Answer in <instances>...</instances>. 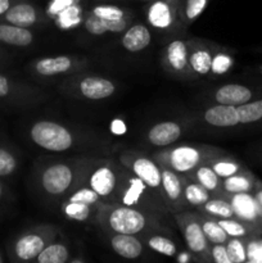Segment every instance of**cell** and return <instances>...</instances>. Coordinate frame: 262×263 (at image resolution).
I'll use <instances>...</instances> for the list:
<instances>
[{
    "instance_id": "cell-1",
    "label": "cell",
    "mask_w": 262,
    "mask_h": 263,
    "mask_svg": "<svg viewBox=\"0 0 262 263\" xmlns=\"http://www.w3.org/2000/svg\"><path fill=\"white\" fill-rule=\"evenodd\" d=\"M30 138L40 148L49 152H66L73 145L71 131L53 121H38L30 128Z\"/></svg>"
},
{
    "instance_id": "cell-2",
    "label": "cell",
    "mask_w": 262,
    "mask_h": 263,
    "mask_svg": "<svg viewBox=\"0 0 262 263\" xmlns=\"http://www.w3.org/2000/svg\"><path fill=\"white\" fill-rule=\"evenodd\" d=\"M54 235L55 234L50 230V228L45 230L44 228H36L33 230L25 231L8 247L10 259L20 262L33 261L48 246Z\"/></svg>"
},
{
    "instance_id": "cell-3",
    "label": "cell",
    "mask_w": 262,
    "mask_h": 263,
    "mask_svg": "<svg viewBox=\"0 0 262 263\" xmlns=\"http://www.w3.org/2000/svg\"><path fill=\"white\" fill-rule=\"evenodd\" d=\"M104 223L110 231L116 234L138 235L143 233L149 225L146 216L141 211L130 205L113 207L105 212Z\"/></svg>"
},
{
    "instance_id": "cell-4",
    "label": "cell",
    "mask_w": 262,
    "mask_h": 263,
    "mask_svg": "<svg viewBox=\"0 0 262 263\" xmlns=\"http://www.w3.org/2000/svg\"><path fill=\"white\" fill-rule=\"evenodd\" d=\"M157 159L161 166L167 167L176 174H189L204 162L205 152L197 146L180 145L157 154Z\"/></svg>"
},
{
    "instance_id": "cell-5",
    "label": "cell",
    "mask_w": 262,
    "mask_h": 263,
    "mask_svg": "<svg viewBox=\"0 0 262 263\" xmlns=\"http://www.w3.org/2000/svg\"><path fill=\"white\" fill-rule=\"evenodd\" d=\"M74 181L73 167L67 163H53L43 170L40 185L44 192L51 197L64 194Z\"/></svg>"
},
{
    "instance_id": "cell-6",
    "label": "cell",
    "mask_w": 262,
    "mask_h": 263,
    "mask_svg": "<svg viewBox=\"0 0 262 263\" xmlns=\"http://www.w3.org/2000/svg\"><path fill=\"white\" fill-rule=\"evenodd\" d=\"M176 220L189 251L197 256L207 257L210 254V241L205 238L200 221L192 215H176Z\"/></svg>"
},
{
    "instance_id": "cell-7",
    "label": "cell",
    "mask_w": 262,
    "mask_h": 263,
    "mask_svg": "<svg viewBox=\"0 0 262 263\" xmlns=\"http://www.w3.org/2000/svg\"><path fill=\"white\" fill-rule=\"evenodd\" d=\"M180 0H152L146 8V20L157 30H169L179 20Z\"/></svg>"
},
{
    "instance_id": "cell-8",
    "label": "cell",
    "mask_w": 262,
    "mask_h": 263,
    "mask_svg": "<svg viewBox=\"0 0 262 263\" xmlns=\"http://www.w3.org/2000/svg\"><path fill=\"white\" fill-rule=\"evenodd\" d=\"M123 163L131 170L134 176L140 179L146 187L151 189H158L162 184V168L144 156H128L123 158Z\"/></svg>"
},
{
    "instance_id": "cell-9",
    "label": "cell",
    "mask_w": 262,
    "mask_h": 263,
    "mask_svg": "<svg viewBox=\"0 0 262 263\" xmlns=\"http://www.w3.org/2000/svg\"><path fill=\"white\" fill-rule=\"evenodd\" d=\"M164 64L176 74H186L189 66V49L184 40H172L164 50Z\"/></svg>"
},
{
    "instance_id": "cell-10",
    "label": "cell",
    "mask_w": 262,
    "mask_h": 263,
    "mask_svg": "<svg viewBox=\"0 0 262 263\" xmlns=\"http://www.w3.org/2000/svg\"><path fill=\"white\" fill-rule=\"evenodd\" d=\"M87 186L91 187L100 198H108L115 193L117 186V175L108 164L97 167L87 179Z\"/></svg>"
},
{
    "instance_id": "cell-11",
    "label": "cell",
    "mask_w": 262,
    "mask_h": 263,
    "mask_svg": "<svg viewBox=\"0 0 262 263\" xmlns=\"http://www.w3.org/2000/svg\"><path fill=\"white\" fill-rule=\"evenodd\" d=\"M213 98H215V102L218 103V104L239 107V105L254 100V91L251 87L246 86V85L228 84L218 87Z\"/></svg>"
},
{
    "instance_id": "cell-12",
    "label": "cell",
    "mask_w": 262,
    "mask_h": 263,
    "mask_svg": "<svg viewBox=\"0 0 262 263\" xmlns=\"http://www.w3.org/2000/svg\"><path fill=\"white\" fill-rule=\"evenodd\" d=\"M230 203L233 205L234 215L236 218L246 221L248 223H253V225H258L261 222L262 217L259 215L256 198L251 195V193L231 194Z\"/></svg>"
},
{
    "instance_id": "cell-13",
    "label": "cell",
    "mask_w": 262,
    "mask_h": 263,
    "mask_svg": "<svg viewBox=\"0 0 262 263\" xmlns=\"http://www.w3.org/2000/svg\"><path fill=\"white\" fill-rule=\"evenodd\" d=\"M79 91L86 99L100 100L112 97L116 86L110 80L104 77L87 76L79 82Z\"/></svg>"
},
{
    "instance_id": "cell-14",
    "label": "cell",
    "mask_w": 262,
    "mask_h": 263,
    "mask_svg": "<svg viewBox=\"0 0 262 263\" xmlns=\"http://www.w3.org/2000/svg\"><path fill=\"white\" fill-rule=\"evenodd\" d=\"M205 122L213 127H235L240 125L239 113L234 105L216 104L210 107L203 115Z\"/></svg>"
},
{
    "instance_id": "cell-15",
    "label": "cell",
    "mask_w": 262,
    "mask_h": 263,
    "mask_svg": "<svg viewBox=\"0 0 262 263\" xmlns=\"http://www.w3.org/2000/svg\"><path fill=\"white\" fill-rule=\"evenodd\" d=\"M12 25L21 27H32L39 21V12L32 4L27 2H14L12 7L0 18Z\"/></svg>"
},
{
    "instance_id": "cell-16",
    "label": "cell",
    "mask_w": 262,
    "mask_h": 263,
    "mask_svg": "<svg viewBox=\"0 0 262 263\" xmlns=\"http://www.w3.org/2000/svg\"><path fill=\"white\" fill-rule=\"evenodd\" d=\"M181 126L174 121H164L152 126L148 131L149 143L156 146H167L176 143L181 136Z\"/></svg>"
},
{
    "instance_id": "cell-17",
    "label": "cell",
    "mask_w": 262,
    "mask_h": 263,
    "mask_svg": "<svg viewBox=\"0 0 262 263\" xmlns=\"http://www.w3.org/2000/svg\"><path fill=\"white\" fill-rule=\"evenodd\" d=\"M131 22V15L130 17L122 18L118 21H109V20H103V18L97 17L92 13H87L86 17L84 20V27L91 35H103L107 32H122L126 28L128 27V23Z\"/></svg>"
},
{
    "instance_id": "cell-18",
    "label": "cell",
    "mask_w": 262,
    "mask_h": 263,
    "mask_svg": "<svg viewBox=\"0 0 262 263\" xmlns=\"http://www.w3.org/2000/svg\"><path fill=\"white\" fill-rule=\"evenodd\" d=\"M33 41V33L30 28L12 25L0 21V44L17 48H26Z\"/></svg>"
},
{
    "instance_id": "cell-19",
    "label": "cell",
    "mask_w": 262,
    "mask_h": 263,
    "mask_svg": "<svg viewBox=\"0 0 262 263\" xmlns=\"http://www.w3.org/2000/svg\"><path fill=\"white\" fill-rule=\"evenodd\" d=\"M73 64L74 62L71 57H46V58H41L35 62L33 71L38 74H40V76L50 77L69 72L73 68Z\"/></svg>"
},
{
    "instance_id": "cell-20",
    "label": "cell",
    "mask_w": 262,
    "mask_h": 263,
    "mask_svg": "<svg viewBox=\"0 0 262 263\" xmlns=\"http://www.w3.org/2000/svg\"><path fill=\"white\" fill-rule=\"evenodd\" d=\"M152 35L151 31L144 25H134L126 28L121 44L123 49L131 53H138V51L144 50L146 46L151 44Z\"/></svg>"
},
{
    "instance_id": "cell-21",
    "label": "cell",
    "mask_w": 262,
    "mask_h": 263,
    "mask_svg": "<svg viewBox=\"0 0 262 263\" xmlns=\"http://www.w3.org/2000/svg\"><path fill=\"white\" fill-rule=\"evenodd\" d=\"M110 247L116 254L126 259H135L143 254V243L130 234H115L110 238Z\"/></svg>"
},
{
    "instance_id": "cell-22",
    "label": "cell",
    "mask_w": 262,
    "mask_h": 263,
    "mask_svg": "<svg viewBox=\"0 0 262 263\" xmlns=\"http://www.w3.org/2000/svg\"><path fill=\"white\" fill-rule=\"evenodd\" d=\"M162 168V192H163L164 198L167 202L175 207L184 200V186H182L181 179L179 177V174H176L172 170L167 168V167L161 166Z\"/></svg>"
},
{
    "instance_id": "cell-23",
    "label": "cell",
    "mask_w": 262,
    "mask_h": 263,
    "mask_svg": "<svg viewBox=\"0 0 262 263\" xmlns=\"http://www.w3.org/2000/svg\"><path fill=\"white\" fill-rule=\"evenodd\" d=\"M257 184L258 181H256L251 172L243 170L238 174L223 179V181L221 182V189L230 195L239 194V193H252L253 190H256Z\"/></svg>"
},
{
    "instance_id": "cell-24",
    "label": "cell",
    "mask_w": 262,
    "mask_h": 263,
    "mask_svg": "<svg viewBox=\"0 0 262 263\" xmlns=\"http://www.w3.org/2000/svg\"><path fill=\"white\" fill-rule=\"evenodd\" d=\"M27 89L8 74L0 73V103H17L25 99Z\"/></svg>"
},
{
    "instance_id": "cell-25",
    "label": "cell",
    "mask_w": 262,
    "mask_h": 263,
    "mask_svg": "<svg viewBox=\"0 0 262 263\" xmlns=\"http://www.w3.org/2000/svg\"><path fill=\"white\" fill-rule=\"evenodd\" d=\"M217 222L221 228L225 230L229 238H247L256 233V226L253 223H248L243 220H239L236 217L231 218H218Z\"/></svg>"
},
{
    "instance_id": "cell-26",
    "label": "cell",
    "mask_w": 262,
    "mask_h": 263,
    "mask_svg": "<svg viewBox=\"0 0 262 263\" xmlns=\"http://www.w3.org/2000/svg\"><path fill=\"white\" fill-rule=\"evenodd\" d=\"M212 54L204 48H197L189 53V66L193 72L204 76L211 72L212 67Z\"/></svg>"
},
{
    "instance_id": "cell-27",
    "label": "cell",
    "mask_w": 262,
    "mask_h": 263,
    "mask_svg": "<svg viewBox=\"0 0 262 263\" xmlns=\"http://www.w3.org/2000/svg\"><path fill=\"white\" fill-rule=\"evenodd\" d=\"M240 125H259L262 123V98L236 107Z\"/></svg>"
},
{
    "instance_id": "cell-28",
    "label": "cell",
    "mask_w": 262,
    "mask_h": 263,
    "mask_svg": "<svg viewBox=\"0 0 262 263\" xmlns=\"http://www.w3.org/2000/svg\"><path fill=\"white\" fill-rule=\"evenodd\" d=\"M69 259V251L64 244H48L36 257L38 263H64Z\"/></svg>"
},
{
    "instance_id": "cell-29",
    "label": "cell",
    "mask_w": 262,
    "mask_h": 263,
    "mask_svg": "<svg viewBox=\"0 0 262 263\" xmlns=\"http://www.w3.org/2000/svg\"><path fill=\"white\" fill-rule=\"evenodd\" d=\"M194 176L198 184L202 185L208 192H217L221 187V179L208 164H199L194 170Z\"/></svg>"
},
{
    "instance_id": "cell-30",
    "label": "cell",
    "mask_w": 262,
    "mask_h": 263,
    "mask_svg": "<svg viewBox=\"0 0 262 263\" xmlns=\"http://www.w3.org/2000/svg\"><path fill=\"white\" fill-rule=\"evenodd\" d=\"M208 4V0H180L179 20L182 22H193L197 20Z\"/></svg>"
},
{
    "instance_id": "cell-31",
    "label": "cell",
    "mask_w": 262,
    "mask_h": 263,
    "mask_svg": "<svg viewBox=\"0 0 262 263\" xmlns=\"http://www.w3.org/2000/svg\"><path fill=\"white\" fill-rule=\"evenodd\" d=\"M184 200L193 207H202L210 199V192L198 182H186L184 185Z\"/></svg>"
},
{
    "instance_id": "cell-32",
    "label": "cell",
    "mask_w": 262,
    "mask_h": 263,
    "mask_svg": "<svg viewBox=\"0 0 262 263\" xmlns=\"http://www.w3.org/2000/svg\"><path fill=\"white\" fill-rule=\"evenodd\" d=\"M203 211L207 215L212 216V217L217 218H231L235 217L234 215L233 205L230 202L225 199H218V198H213V199H208L204 204L202 205Z\"/></svg>"
},
{
    "instance_id": "cell-33",
    "label": "cell",
    "mask_w": 262,
    "mask_h": 263,
    "mask_svg": "<svg viewBox=\"0 0 262 263\" xmlns=\"http://www.w3.org/2000/svg\"><path fill=\"white\" fill-rule=\"evenodd\" d=\"M200 223H202L205 238H207V240L211 244H225L229 240V235L221 228L217 220H213V218H203L200 221Z\"/></svg>"
},
{
    "instance_id": "cell-34",
    "label": "cell",
    "mask_w": 262,
    "mask_h": 263,
    "mask_svg": "<svg viewBox=\"0 0 262 263\" xmlns=\"http://www.w3.org/2000/svg\"><path fill=\"white\" fill-rule=\"evenodd\" d=\"M62 210H63L64 216H66L67 218H69V220L84 222V221H87L91 217L92 205L67 200L63 204V208H62Z\"/></svg>"
},
{
    "instance_id": "cell-35",
    "label": "cell",
    "mask_w": 262,
    "mask_h": 263,
    "mask_svg": "<svg viewBox=\"0 0 262 263\" xmlns=\"http://www.w3.org/2000/svg\"><path fill=\"white\" fill-rule=\"evenodd\" d=\"M18 168V159L12 149L0 144V179L14 174Z\"/></svg>"
},
{
    "instance_id": "cell-36",
    "label": "cell",
    "mask_w": 262,
    "mask_h": 263,
    "mask_svg": "<svg viewBox=\"0 0 262 263\" xmlns=\"http://www.w3.org/2000/svg\"><path fill=\"white\" fill-rule=\"evenodd\" d=\"M146 246L152 251L157 252V253L162 254V256L174 257L176 254V246H175L174 241L163 235H153L148 238Z\"/></svg>"
},
{
    "instance_id": "cell-37",
    "label": "cell",
    "mask_w": 262,
    "mask_h": 263,
    "mask_svg": "<svg viewBox=\"0 0 262 263\" xmlns=\"http://www.w3.org/2000/svg\"><path fill=\"white\" fill-rule=\"evenodd\" d=\"M225 246L229 259H230L231 263H243L248 261L247 247L241 240V238H229Z\"/></svg>"
},
{
    "instance_id": "cell-38",
    "label": "cell",
    "mask_w": 262,
    "mask_h": 263,
    "mask_svg": "<svg viewBox=\"0 0 262 263\" xmlns=\"http://www.w3.org/2000/svg\"><path fill=\"white\" fill-rule=\"evenodd\" d=\"M145 187L146 185L140 179H138L136 176L133 177L130 180V185H128V187L122 195V204L130 205V207L138 204Z\"/></svg>"
},
{
    "instance_id": "cell-39",
    "label": "cell",
    "mask_w": 262,
    "mask_h": 263,
    "mask_svg": "<svg viewBox=\"0 0 262 263\" xmlns=\"http://www.w3.org/2000/svg\"><path fill=\"white\" fill-rule=\"evenodd\" d=\"M90 13H92L97 17L103 18V20H109V21H118L122 18L130 17L126 10L122 8L116 7V5H95Z\"/></svg>"
},
{
    "instance_id": "cell-40",
    "label": "cell",
    "mask_w": 262,
    "mask_h": 263,
    "mask_svg": "<svg viewBox=\"0 0 262 263\" xmlns=\"http://www.w3.org/2000/svg\"><path fill=\"white\" fill-rule=\"evenodd\" d=\"M211 167L217 174V176L222 180L231 176V175H235L238 172L243 171L240 164L238 162L233 161V159H218V161L212 162Z\"/></svg>"
},
{
    "instance_id": "cell-41",
    "label": "cell",
    "mask_w": 262,
    "mask_h": 263,
    "mask_svg": "<svg viewBox=\"0 0 262 263\" xmlns=\"http://www.w3.org/2000/svg\"><path fill=\"white\" fill-rule=\"evenodd\" d=\"M69 202H79V203H85V204L89 205H95L98 204V202L100 200V197L98 193H95L94 190L90 186L81 187V189H77L76 192L72 193L68 197Z\"/></svg>"
},
{
    "instance_id": "cell-42",
    "label": "cell",
    "mask_w": 262,
    "mask_h": 263,
    "mask_svg": "<svg viewBox=\"0 0 262 263\" xmlns=\"http://www.w3.org/2000/svg\"><path fill=\"white\" fill-rule=\"evenodd\" d=\"M234 61L229 54L226 53H217L213 55L212 58V67H211V72L215 74H223L231 68Z\"/></svg>"
},
{
    "instance_id": "cell-43",
    "label": "cell",
    "mask_w": 262,
    "mask_h": 263,
    "mask_svg": "<svg viewBox=\"0 0 262 263\" xmlns=\"http://www.w3.org/2000/svg\"><path fill=\"white\" fill-rule=\"evenodd\" d=\"M210 254L216 263H231L225 244H213L212 248L210 249Z\"/></svg>"
},
{
    "instance_id": "cell-44",
    "label": "cell",
    "mask_w": 262,
    "mask_h": 263,
    "mask_svg": "<svg viewBox=\"0 0 262 263\" xmlns=\"http://www.w3.org/2000/svg\"><path fill=\"white\" fill-rule=\"evenodd\" d=\"M110 130H112L113 134L116 135H122V134L126 133V126L123 123V121L121 120H115L112 123H110Z\"/></svg>"
},
{
    "instance_id": "cell-45",
    "label": "cell",
    "mask_w": 262,
    "mask_h": 263,
    "mask_svg": "<svg viewBox=\"0 0 262 263\" xmlns=\"http://www.w3.org/2000/svg\"><path fill=\"white\" fill-rule=\"evenodd\" d=\"M254 198H256L257 205H258L259 215H261L262 217V184H259V182L256 186V194H254Z\"/></svg>"
},
{
    "instance_id": "cell-46",
    "label": "cell",
    "mask_w": 262,
    "mask_h": 263,
    "mask_svg": "<svg viewBox=\"0 0 262 263\" xmlns=\"http://www.w3.org/2000/svg\"><path fill=\"white\" fill-rule=\"evenodd\" d=\"M14 0H0V18L5 14L8 9L13 5Z\"/></svg>"
},
{
    "instance_id": "cell-47",
    "label": "cell",
    "mask_w": 262,
    "mask_h": 263,
    "mask_svg": "<svg viewBox=\"0 0 262 263\" xmlns=\"http://www.w3.org/2000/svg\"><path fill=\"white\" fill-rule=\"evenodd\" d=\"M4 198H5V186L0 180V212H2L3 204H4Z\"/></svg>"
},
{
    "instance_id": "cell-48",
    "label": "cell",
    "mask_w": 262,
    "mask_h": 263,
    "mask_svg": "<svg viewBox=\"0 0 262 263\" xmlns=\"http://www.w3.org/2000/svg\"><path fill=\"white\" fill-rule=\"evenodd\" d=\"M3 58H4V55H3V51H2V49H0V62L3 61Z\"/></svg>"
},
{
    "instance_id": "cell-49",
    "label": "cell",
    "mask_w": 262,
    "mask_h": 263,
    "mask_svg": "<svg viewBox=\"0 0 262 263\" xmlns=\"http://www.w3.org/2000/svg\"><path fill=\"white\" fill-rule=\"evenodd\" d=\"M0 262H3V253H2V251H0Z\"/></svg>"
},
{
    "instance_id": "cell-50",
    "label": "cell",
    "mask_w": 262,
    "mask_h": 263,
    "mask_svg": "<svg viewBox=\"0 0 262 263\" xmlns=\"http://www.w3.org/2000/svg\"><path fill=\"white\" fill-rule=\"evenodd\" d=\"M258 71H259V73H261V74H262V64H261V66H259V68H258Z\"/></svg>"
},
{
    "instance_id": "cell-51",
    "label": "cell",
    "mask_w": 262,
    "mask_h": 263,
    "mask_svg": "<svg viewBox=\"0 0 262 263\" xmlns=\"http://www.w3.org/2000/svg\"><path fill=\"white\" fill-rule=\"evenodd\" d=\"M72 2H74V3H77V4H80V2H81V0H72Z\"/></svg>"
},
{
    "instance_id": "cell-52",
    "label": "cell",
    "mask_w": 262,
    "mask_h": 263,
    "mask_svg": "<svg viewBox=\"0 0 262 263\" xmlns=\"http://www.w3.org/2000/svg\"><path fill=\"white\" fill-rule=\"evenodd\" d=\"M146 2H152V0H146Z\"/></svg>"
}]
</instances>
